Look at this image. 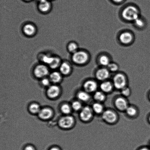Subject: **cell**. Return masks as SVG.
<instances>
[{
    "instance_id": "1",
    "label": "cell",
    "mask_w": 150,
    "mask_h": 150,
    "mask_svg": "<svg viewBox=\"0 0 150 150\" xmlns=\"http://www.w3.org/2000/svg\"><path fill=\"white\" fill-rule=\"evenodd\" d=\"M122 16L125 19L129 21H135L139 18V11L133 6H129L123 10Z\"/></svg>"
},
{
    "instance_id": "2",
    "label": "cell",
    "mask_w": 150,
    "mask_h": 150,
    "mask_svg": "<svg viewBox=\"0 0 150 150\" xmlns=\"http://www.w3.org/2000/svg\"><path fill=\"white\" fill-rule=\"evenodd\" d=\"M89 57L88 54L84 51H76L73 54L72 57L73 61L76 64H83L88 61Z\"/></svg>"
},
{
    "instance_id": "3",
    "label": "cell",
    "mask_w": 150,
    "mask_h": 150,
    "mask_svg": "<svg viewBox=\"0 0 150 150\" xmlns=\"http://www.w3.org/2000/svg\"><path fill=\"white\" fill-rule=\"evenodd\" d=\"M114 85L116 89L121 90L126 87L127 81L125 76L121 73H118L114 76Z\"/></svg>"
},
{
    "instance_id": "4",
    "label": "cell",
    "mask_w": 150,
    "mask_h": 150,
    "mask_svg": "<svg viewBox=\"0 0 150 150\" xmlns=\"http://www.w3.org/2000/svg\"><path fill=\"white\" fill-rule=\"evenodd\" d=\"M102 118L107 123L112 124L117 121V116L114 112L110 110H107L103 112Z\"/></svg>"
},
{
    "instance_id": "5",
    "label": "cell",
    "mask_w": 150,
    "mask_h": 150,
    "mask_svg": "<svg viewBox=\"0 0 150 150\" xmlns=\"http://www.w3.org/2000/svg\"><path fill=\"white\" fill-rule=\"evenodd\" d=\"M93 110L90 107L86 106L82 109L80 113V117L83 121H88L93 116Z\"/></svg>"
},
{
    "instance_id": "6",
    "label": "cell",
    "mask_w": 150,
    "mask_h": 150,
    "mask_svg": "<svg viewBox=\"0 0 150 150\" xmlns=\"http://www.w3.org/2000/svg\"><path fill=\"white\" fill-rule=\"evenodd\" d=\"M49 73L48 69L46 66L40 64L37 66L34 70V74L38 78H42L46 76Z\"/></svg>"
},
{
    "instance_id": "7",
    "label": "cell",
    "mask_w": 150,
    "mask_h": 150,
    "mask_svg": "<svg viewBox=\"0 0 150 150\" xmlns=\"http://www.w3.org/2000/svg\"><path fill=\"white\" fill-rule=\"evenodd\" d=\"M74 122V119L70 116H66L60 119L59 124L61 127L64 128H67L72 125Z\"/></svg>"
},
{
    "instance_id": "8",
    "label": "cell",
    "mask_w": 150,
    "mask_h": 150,
    "mask_svg": "<svg viewBox=\"0 0 150 150\" xmlns=\"http://www.w3.org/2000/svg\"><path fill=\"white\" fill-rule=\"evenodd\" d=\"M84 89L88 93L96 92L98 88V84L95 81L88 80L83 85Z\"/></svg>"
},
{
    "instance_id": "9",
    "label": "cell",
    "mask_w": 150,
    "mask_h": 150,
    "mask_svg": "<svg viewBox=\"0 0 150 150\" xmlns=\"http://www.w3.org/2000/svg\"><path fill=\"white\" fill-rule=\"evenodd\" d=\"M115 104L117 109L120 111H126L128 107L127 101L124 98L119 97L115 101Z\"/></svg>"
},
{
    "instance_id": "10",
    "label": "cell",
    "mask_w": 150,
    "mask_h": 150,
    "mask_svg": "<svg viewBox=\"0 0 150 150\" xmlns=\"http://www.w3.org/2000/svg\"><path fill=\"white\" fill-rule=\"evenodd\" d=\"M110 75V71L108 69L101 68L97 71L96 77L98 80L103 81L108 79Z\"/></svg>"
},
{
    "instance_id": "11",
    "label": "cell",
    "mask_w": 150,
    "mask_h": 150,
    "mask_svg": "<svg viewBox=\"0 0 150 150\" xmlns=\"http://www.w3.org/2000/svg\"><path fill=\"white\" fill-rule=\"evenodd\" d=\"M120 42L123 44L127 45L132 42L133 39V36L128 32H125L120 35Z\"/></svg>"
},
{
    "instance_id": "12",
    "label": "cell",
    "mask_w": 150,
    "mask_h": 150,
    "mask_svg": "<svg viewBox=\"0 0 150 150\" xmlns=\"http://www.w3.org/2000/svg\"><path fill=\"white\" fill-rule=\"evenodd\" d=\"M59 89L56 85H52L48 88L47 94L48 96L51 98H55L59 94Z\"/></svg>"
},
{
    "instance_id": "13",
    "label": "cell",
    "mask_w": 150,
    "mask_h": 150,
    "mask_svg": "<svg viewBox=\"0 0 150 150\" xmlns=\"http://www.w3.org/2000/svg\"><path fill=\"white\" fill-rule=\"evenodd\" d=\"M36 30L35 26L31 24H26L23 28V32L28 36H32L34 34Z\"/></svg>"
},
{
    "instance_id": "14",
    "label": "cell",
    "mask_w": 150,
    "mask_h": 150,
    "mask_svg": "<svg viewBox=\"0 0 150 150\" xmlns=\"http://www.w3.org/2000/svg\"><path fill=\"white\" fill-rule=\"evenodd\" d=\"M100 88L101 91L104 93H109L112 90L113 86L112 84L109 81L103 82L100 85Z\"/></svg>"
},
{
    "instance_id": "15",
    "label": "cell",
    "mask_w": 150,
    "mask_h": 150,
    "mask_svg": "<svg viewBox=\"0 0 150 150\" xmlns=\"http://www.w3.org/2000/svg\"><path fill=\"white\" fill-rule=\"evenodd\" d=\"M52 112L49 108H43L40 110L39 112V116L42 119H47L52 115Z\"/></svg>"
},
{
    "instance_id": "16",
    "label": "cell",
    "mask_w": 150,
    "mask_h": 150,
    "mask_svg": "<svg viewBox=\"0 0 150 150\" xmlns=\"http://www.w3.org/2000/svg\"><path fill=\"white\" fill-rule=\"evenodd\" d=\"M50 4L47 0L41 1L39 4V8L42 12H46L50 10Z\"/></svg>"
},
{
    "instance_id": "17",
    "label": "cell",
    "mask_w": 150,
    "mask_h": 150,
    "mask_svg": "<svg viewBox=\"0 0 150 150\" xmlns=\"http://www.w3.org/2000/svg\"><path fill=\"white\" fill-rule=\"evenodd\" d=\"M94 98L98 102H102L105 99V96L102 91H98L95 92Z\"/></svg>"
},
{
    "instance_id": "18",
    "label": "cell",
    "mask_w": 150,
    "mask_h": 150,
    "mask_svg": "<svg viewBox=\"0 0 150 150\" xmlns=\"http://www.w3.org/2000/svg\"><path fill=\"white\" fill-rule=\"evenodd\" d=\"M92 109L94 112L97 114H100L103 112L104 108L100 103H95L92 105Z\"/></svg>"
},
{
    "instance_id": "19",
    "label": "cell",
    "mask_w": 150,
    "mask_h": 150,
    "mask_svg": "<svg viewBox=\"0 0 150 150\" xmlns=\"http://www.w3.org/2000/svg\"><path fill=\"white\" fill-rule=\"evenodd\" d=\"M60 71L62 74H67L71 71V67L67 63L64 62L61 64L60 67Z\"/></svg>"
},
{
    "instance_id": "20",
    "label": "cell",
    "mask_w": 150,
    "mask_h": 150,
    "mask_svg": "<svg viewBox=\"0 0 150 150\" xmlns=\"http://www.w3.org/2000/svg\"><path fill=\"white\" fill-rule=\"evenodd\" d=\"M77 96L79 100L83 101H87L90 98L89 94L86 91H81L79 92Z\"/></svg>"
},
{
    "instance_id": "21",
    "label": "cell",
    "mask_w": 150,
    "mask_h": 150,
    "mask_svg": "<svg viewBox=\"0 0 150 150\" xmlns=\"http://www.w3.org/2000/svg\"><path fill=\"white\" fill-rule=\"evenodd\" d=\"M50 78L53 82H58L61 80V76L58 72H54L50 74Z\"/></svg>"
},
{
    "instance_id": "22",
    "label": "cell",
    "mask_w": 150,
    "mask_h": 150,
    "mask_svg": "<svg viewBox=\"0 0 150 150\" xmlns=\"http://www.w3.org/2000/svg\"><path fill=\"white\" fill-rule=\"evenodd\" d=\"M100 64L103 66H107L110 64V59L108 57L105 55H102L100 57L99 59Z\"/></svg>"
},
{
    "instance_id": "23",
    "label": "cell",
    "mask_w": 150,
    "mask_h": 150,
    "mask_svg": "<svg viewBox=\"0 0 150 150\" xmlns=\"http://www.w3.org/2000/svg\"><path fill=\"white\" fill-rule=\"evenodd\" d=\"M61 64V61L58 58L54 57L52 62L49 64L50 67L52 69H55L58 67Z\"/></svg>"
},
{
    "instance_id": "24",
    "label": "cell",
    "mask_w": 150,
    "mask_h": 150,
    "mask_svg": "<svg viewBox=\"0 0 150 150\" xmlns=\"http://www.w3.org/2000/svg\"><path fill=\"white\" fill-rule=\"evenodd\" d=\"M126 113L130 117H133L136 115L137 111L136 108L132 106H128L126 110Z\"/></svg>"
},
{
    "instance_id": "25",
    "label": "cell",
    "mask_w": 150,
    "mask_h": 150,
    "mask_svg": "<svg viewBox=\"0 0 150 150\" xmlns=\"http://www.w3.org/2000/svg\"><path fill=\"white\" fill-rule=\"evenodd\" d=\"M78 48V45L74 42H71L69 44L68 46V49L70 52L73 53L74 54V53L77 51Z\"/></svg>"
},
{
    "instance_id": "26",
    "label": "cell",
    "mask_w": 150,
    "mask_h": 150,
    "mask_svg": "<svg viewBox=\"0 0 150 150\" xmlns=\"http://www.w3.org/2000/svg\"><path fill=\"white\" fill-rule=\"evenodd\" d=\"M108 69L109 71L111 72H116L118 70L119 67L117 64L115 63H110L107 66Z\"/></svg>"
},
{
    "instance_id": "27",
    "label": "cell",
    "mask_w": 150,
    "mask_h": 150,
    "mask_svg": "<svg viewBox=\"0 0 150 150\" xmlns=\"http://www.w3.org/2000/svg\"><path fill=\"white\" fill-rule=\"evenodd\" d=\"M54 57H51L50 56L47 55H44L42 58V61L45 64L49 65L51 64V62H52L53 59Z\"/></svg>"
},
{
    "instance_id": "28",
    "label": "cell",
    "mask_w": 150,
    "mask_h": 150,
    "mask_svg": "<svg viewBox=\"0 0 150 150\" xmlns=\"http://www.w3.org/2000/svg\"><path fill=\"white\" fill-rule=\"evenodd\" d=\"M40 108L39 106L36 104H32L30 105V108H29L30 111L34 113L39 112V111H40Z\"/></svg>"
},
{
    "instance_id": "29",
    "label": "cell",
    "mask_w": 150,
    "mask_h": 150,
    "mask_svg": "<svg viewBox=\"0 0 150 150\" xmlns=\"http://www.w3.org/2000/svg\"><path fill=\"white\" fill-rule=\"evenodd\" d=\"M121 93L123 96L128 97L130 95V88L126 86L121 89Z\"/></svg>"
},
{
    "instance_id": "30",
    "label": "cell",
    "mask_w": 150,
    "mask_h": 150,
    "mask_svg": "<svg viewBox=\"0 0 150 150\" xmlns=\"http://www.w3.org/2000/svg\"><path fill=\"white\" fill-rule=\"evenodd\" d=\"M82 104L79 101H76L73 102L72 105V107L74 110L76 111H78L82 108Z\"/></svg>"
},
{
    "instance_id": "31",
    "label": "cell",
    "mask_w": 150,
    "mask_h": 150,
    "mask_svg": "<svg viewBox=\"0 0 150 150\" xmlns=\"http://www.w3.org/2000/svg\"><path fill=\"white\" fill-rule=\"evenodd\" d=\"M61 110L64 114H68L70 112L71 109L69 106L67 104H65L62 107Z\"/></svg>"
},
{
    "instance_id": "32",
    "label": "cell",
    "mask_w": 150,
    "mask_h": 150,
    "mask_svg": "<svg viewBox=\"0 0 150 150\" xmlns=\"http://www.w3.org/2000/svg\"><path fill=\"white\" fill-rule=\"evenodd\" d=\"M135 24L137 26L139 27H143L144 25V23L143 20L140 18H138L134 21Z\"/></svg>"
},
{
    "instance_id": "33",
    "label": "cell",
    "mask_w": 150,
    "mask_h": 150,
    "mask_svg": "<svg viewBox=\"0 0 150 150\" xmlns=\"http://www.w3.org/2000/svg\"><path fill=\"white\" fill-rule=\"evenodd\" d=\"M42 83L45 86H47L50 83L49 80L48 79H44L42 81Z\"/></svg>"
},
{
    "instance_id": "34",
    "label": "cell",
    "mask_w": 150,
    "mask_h": 150,
    "mask_svg": "<svg viewBox=\"0 0 150 150\" xmlns=\"http://www.w3.org/2000/svg\"><path fill=\"white\" fill-rule=\"evenodd\" d=\"M25 150H35L34 148L32 146H28L25 148Z\"/></svg>"
},
{
    "instance_id": "35",
    "label": "cell",
    "mask_w": 150,
    "mask_h": 150,
    "mask_svg": "<svg viewBox=\"0 0 150 150\" xmlns=\"http://www.w3.org/2000/svg\"><path fill=\"white\" fill-rule=\"evenodd\" d=\"M139 150H150V149L144 147L141 148Z\"/></svg>"
},
{
    "instance_id": "36",
    "label": "cell",
    "mask_w": 150,
    "mask_h": 150,
    "mask_svg": "<svg viewBox=\"0 0 150 150\" xmlns=\"http://www.w3.org/2000/svg\"><path fill=\"white\" fill-rule=\"evenodd\" d=\"M112 1L116 3H120L123 0H112Z\"/></svg>"
},
{
    "instance_id": "37",
    "label": "cell",
    "mask_w": 150,
    "mask_h": 150,
    "mask_svg": "<svg viewBox=\"0 0 150 150\" xmlns=\"http://www.w3.org/2000/svg\"><path fill=\"white\" fill-rule=\"evenodd\" d=\"M50 150H60L58 148L55 147L52 148Z\"/></svg>"
},
{
    "instance_id": "38",
    "label": "cell",
    "mask_w": 150,
    "mask_h": 150,
    "mask_svg": "<svg viewBox=\"0 0 150 150\" xmlns=\"http://www.w3.org/2000/svg\"><path fill=\"white\" fill-rule=\"evenodd\" d=\"M39 1L40 2V1H43L44 0H39Z\"/></svg>"
},
{
    "instance_id": "39",
    "label": "cell",
    "mask_w": 150,
    "mask_h": 150,
    "mask_svg": "<svg viewBox=\"0 0 150 150\" xmlns=\"http://www.w3.org/2000/svg\"><path fill=\"white\" fill-rule=\"evenodd\" d=\"M149 121L150 122V116H149Z\"/></svg>"
},
{
    "instance_id": "40",
    "label": "cell",
    "mask_w": 150,
    "mask_h": 150,
    "mask_svg": "<svg viewBox=\"0 0 150 150\" xmlns=\"http://www.w3.org/2000/svg\"><path fill=\"white\" fill-rule=\"evenodd\" d=\"M149 98H150V95H149Z\"/></svg>"
},
{
    "instance_id": "41",
    "label": "cell",
    "mask_w": 150,
    "mask_h": 150,
    "mask_svg": "<svg viewBox=\"0 0 150 150\" xmlns=\"http://www.w3.org/2000/svg\"><path fill=\"white\" fill-rule=\"evenodd\" d=\"M26 1H29V0H26Z\"/></svg>"
}]
</instances>
